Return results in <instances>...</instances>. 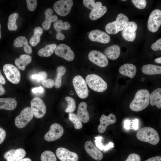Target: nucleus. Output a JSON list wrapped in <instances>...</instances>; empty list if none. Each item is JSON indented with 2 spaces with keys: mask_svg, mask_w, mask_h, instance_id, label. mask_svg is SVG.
I'll list each match as a JSON object with an SVG mask.
<instances>
[{
  "mask_svg": "<svg viewBox=\"0 0 161 161\" xmlns=\"http://www.w3.org/2000/svg\"><path fill=\"white\" fill-rule=\"evenodd\" d=\"M89 38L92 41L103 44H107L110 41V36L106 32L100 30H94L89 34Z\"/></svg>",
  "mask_w": 161,
  "mask_h": 161,
  "instance_id": "16",
  "label": "nucleus"
},
{
  "mask_svg": "<svg viewBox=\"0 0 161 161\" xmlns=\"http://www.w3.org/2000/svg\"><path fill=\"white\" fill-rule=\"evenodd\" d=\"M53 27L57 32L56 38L58 40H63L65 38V37L61 31L63 30L69 29L71 26L70 24L67 22H64L62 20H58L54 23Z\"/></svg>",
  "mask_w": 161,
  "mask_h": 161,
  "instance_id": "20",
  "label": "nucleus"
},
{
  "mask_svg": "<svg viewBox=\"0 0 161 161\" xmlns=\"http://www.w3.org/2000/svg\"><path fill=\"white\" fill-rule=\"evenodd\" d=\"M122 1H126V0H122Z\"/></svg>",
  "mask_w": 161,
  "mask_h": 161,
  "instance_id": "57",
  "label": "nucleus"
},
{
  "mask_svg": "<svg viewBox=\"0 0 161 161\" xmlns=\"http://www.w3.org/2000/svg\"><path fill=\"white\" fill-rule=\"evenodd\" d=\"M83 2L84 5L92 10L99 8L102 5L101 2H95L94 0H83Z\"/></svg>",
  "mask_w": 161,
  "mask_h": 161,
  "instance_id": "38",
  "label": "nucleus"
},
{
  "mask_svg": "<svg viewBox=\"0 0 161 161\" xmlns=\"http://www.w3.org/2000/svg\"><path fill=\"white\" fill-rule=\"evenodd\" d=\"M137 27V25L135 22H128L122 30L123 37L127 41L133 42L136 38Z\"/></svg>",
  "mask_w": 161,
  "mask_h": 161,
  "instance_id": "13",
  "label": "nucleus"
},
{
  "mask_svg": "<svg viewBox=\"0 0 161 161\" xmlns=\"http://www.w3.org/2000/svg\"><path fill=\"white\" fill-rule=\"evenodd\" d=\"M69 119L73 123L76 129H79L82 127L81 121L75 114L70 113L69 114Z\"/></svg>",
  "mask_w": 161,
  "mask_h": 161,
  "instance_id": "37",
  "label": "nucleus"
},
{
  "mask_svg": "<svg viewBox=\"0 0 161 161\" xmlns=\"http://www.w3.org/2000/svg\"><path fill=\"white\" fill-rule=\"evenodd\" d=\"M1 25L0 23V39L1 37Z\"/></svg>",
  "mask_w": 161,
  "mask_h": 161,
  "instance_id": "55",
  "label": "nucleus"
},
{
  "mask_svg": "<svg viewBox=\"0 0 161 161\" xmlns=\"http://www.w3.org/2000/svg\"><path fill=\"white\" fill-rule=\"evenodd\" d=\"M3 70L7 79L13 83L17 84L21 79V74L18 69L14 65L9 64H5Z\"/></svg>",
  "mask_w": 161,
  "mask_h": 161,
  "instance_id": "7",
  "label": "nucleus"
},
{
  "mask_svg": "<svg viewBox=\"0 0 161 161\" xmlns=\"http://www.w3.org/2000/svg\"><path fill=\"white\" fill-rule=\"evenodd\" d=\"M0 83L1 84L4 85L6 83V80L4 77L2 75L0 70Z\"/></svg>",
  "mask_w": 161,
  "mask_h": 161,
  "instance_id": "51",
  "label": "nucleus"
},
{
  "mask_svg": "<svg viewBox=\"0 0 161 161\" xmlns=\"http://www.w3.org/2000/svg\"><path fill=\"white\" fill-rule=\"evenodd\" d=\"M57 47L55 44H47L44 47L40 49L38 51V54L41 57L50 56L53 53Z\"/></svg>",
  "mask_w": 161,
  "mask_h": 161,
  "instance_id": "30",
  "label": "nucleus"
},
{
  "mask_svg": "<svg viewBox=\"0 0 161 161\" xmlns=\"http://www.w3.org/2000/svg\"><path fill=\"white\" fill-rule=\"evenodd\" d=\"M32 92L34 93H43L44 92V89L41 86H40L38 87H35L32 90Z\"/></svg>",
  "mask_w": 161,
  "mask_h": 161,
  "instance_id": "47",
  "label": "nucleus"
},
{
  "mask_svg": "<svg viewBox=\"0 0 161 161\" xmlns=\"http://www.w3.org/2000/svg\"><path fill=\"white\" fill-rule=\"evenodd\" d=\"M140 156L137 154L132 153L130 154L125 161H140Z\"/></svg>",
  "mask_w": 161,
  "mask_h": 161,
  "instance_id": "44",
  "label": "nucleus"
},
{
  "mask_svg": "<svg viewBox=\"0 0 161 161\" xmlns=\"http://www.w3.org/2000/svg\"><path fill=\"white\" fill-rule=\"evenodd\" d=\"M87 105L84 102H80L78 107L77 115L80 120L83 123H87L89 119V113L87 110Z\"/></svg>",
  "mask_w": 161,
  "mask_h": 161,
  "instance_id": "22",
  "label": "nucleus"
},
{
  "mask_svg": "<svg viewBox=\"0 0 161 161\" xmlns=\"http://www.w3.org/2000/svg\"><path fill=\"white\" fill-rule=\"evenodd\" d=\"M161 25V11L158 9L153 10L150 13L148 21V30L153 32L157 31Z\"/></svg>",
  "mask_w": 161,
  "mask_h": 161,
  "instance_id": "9",
  "label": "nucleus"
},
{
  "mask_svg": "<svg viewBox=\"0 0 161 161\" xmlns=\"http://www.w3.org/2000/svg\"><path fill=\"white\" fill-rule=\"evenodd\" d=\"M151 48L154 51L161 50V39L158 40L151 46Z\"/></svg>",
  "mask_w": 161,
  "mask_h": 161,
  "instance_id": "45",
  "label": "nucleus"
},
{
  "mask_svg": "<svg viewBox=\"0 0 161 161\" xmlns=\"http://www.w3.org/2000/svg\"><path fill=\"white\" fill-rule=\"evenodd\" d=\"M141 70L143 73L148 75L161 74V66L153 64L144 65L142 67Z\"/></svg>",
  "mask_w": 161,
  "mask_h": 161,
  "instance_id": "29",
  "label": "nucleus"
},
{
  "mask_svg": "<svg viewBox=\"0 0 161 161\" xmlns=\"http://www.w3.org/2000/svg\"><path fill=\"white\" fill-rule=\"evenodd\" d=\"M88 58L92 62L100 67L106 66L108 64V60L106 56L101 52L93 50L88 55Z\"/></svg>",
  "mask_w": 161,
  "mask_h": 161,
  "instance_id": "12",
  "label": "nucleus"
},
{
  "mask_svg": "<svg viewBox=\"0 0 161 161\" xmlns=\"http://www.w3.org/2000/svg\"><path fill=\"white\" fill-rule=\"evenodd\" d=\"M5 92V90L1 84L0 83V95L4 94Z\"/></svg>",
  "mask_w": 161,
  "mask_h": 161,
  "instance_id": "52",
  "label": "nucleus"
},
{
  "mask_svg": "<svg viewBox=\"0 0 161 161\" xmlns=\"http://www.w3.org/2000/svg\"><path fill=\"white\" fill-rule=\"evenodd\" d=\"M43 32V29L40 27H37L34 29L33 35L30 40V43L32 46H35L39 43Z\"/></svg>",
  "mask_w": 161,
  "mask_h": 161,
  "instance_id": "32",
  "label": "nucleus"
},
{
  "mask_svg": "<svg viewBox=\"0 0 161 161\" xmlns=\"http://www.w3.org/2000/svg\"><path fill=\"white\" fill-rule=\"evenodd\" d=\"M119 72L122 75L133 78L136 74L137 69L133 64H126L120 67Z\"/></svg>",
  "mask_w": 161,
  "mask_h": 161,
  "instance_id": "23",
  "label": "nucleus"
},
{
  "mask_svg": "<svg viewBox=\"0 0 161 161\" xmlns=\"http://www.w3.org/2000/svg\"><path fill=\"white\" fill-rule=\"evenodd\" d=\"M18 16L17 13H14L11 14L9 17L7 23L8 29L10 31H16L18 29L16 20Z\"/></svg>",
  "mask_w": 161,
  "mask_h": 161,
  "instance_id": "35",
  "label": "nucleus"
},
{
  "mask_svg": "<svg viewBox=\"0 0 161 161\" xmlns=\"http://www.w3.org/2000/svg\"><path fill=\"white\" fill-rule=\"evenodd\" d=\"M25 151L22 148L11 149L6 152L4 157L7 161H18L26 155Z\"/></svg>",
  "mask_w": 161,
  "mask_h": 161,
  "instance_id": "17",
  "label": "nucleus"
},
{
  "mask_svg": "<svg viewBox=\"0 0 161 161\" xmlns=\"http://www.w3.org/2000/svg\"><path fill=\"white\" fill-rule=\"evenodd\" d=\"M41 161H57L55 155L52 151L47 150L43 152L41 156Z\"/></svg>",
  "mask_w": 161,
  "mask_h": 161,
  "instance_id": "36",
  "label": "nucleus"
},
{
  "mask_svg": "<svg viewBox=\"0 0 161 161\" xmlns=\"http://www.w3.org/2000/svg\"><path fill=\"white\" fill-rule=\"evenodd\" d=\"M13 46L15 47H23L24 51L27 54H31L32 52V48L28 44L27 39L24 36H20L17 37L14 41Z\"/></svg>",
  "mask_w": 161,
  "mask_h": 161,
  "instance_id": "25",
  "label": "nucleus"
},
{
  "mask_svg": "<svg viewBox=\"0 0 161 161\" xmlns=\"http://www.w3.org/2000/svg\"><path fill=\"white\" fill-rule=\"evenodd\" d=\"M55 153L57 157L61 161H78V156L76 153L64 148H58Z\"/></svg>",
  "mask_w": 161,
  "mask_h": 161,
  "instance_id": "15",
  "label": "nucleus"
},
{
  "mask_svg": "<svg viewBox=\"0 0 161 161\" xmlns=\"http://www.w3.org/2000/svg\"><path fill=\"white\" fill-rule=\"evenodd\" d=\"M31 108L34 115L36 118H40L45 115L47 108L44 101L40 98L35 97L30 102Z\"/></svg>",
  "mask_w": 161,
  "mask_h": 161,
  "instance_id": "8",
  "label": "nucleus"
},
{
  "mask_svg": "<svg viewBox=\"0 0 161 161\" xmlns=\"http://www.w3.org/2000/svg\"><path fill=\"white\" fill-rule=\"evenodd\" d=\"M53 10L51 8H48L44 11L45 19L42 23V27L45 30H49L51 27V24L52 22H55L58 20L57 16L55 15H52Z\"/></svg>",
  "mask_w": 161,
  "mask_h": 161,
  "instance_id": "21",
  "label": "nucleus"
},
{
  "mask_svg": "<svg viewBox=\"0 0 161 161\" xmlns=\"http://www.w3.org/2000/svg\"><path fill=\"white\" fill-rule=\"evenodd\" d=\"M57 74L54 82V86L56 88H59L61 86L62 76L66 72V68L63 66H60L57 69Z\"/></svg>",
  "mask_w": 161,
  "mask_h": 161,
  "instance_id": "34",
  "label": "nucleus"
},
{
  "mask_svg": "<svg viewBox=\"0 0 161 161\" xmlns=\"http://www.w3.org/2000/svg\"><path fill=\"white\" fill-rule=\"evenodd\" d=\"M73 4L72 0H60L54 4L53 9L59 15L64 16L69 13Z\"/></svg>",
  "mask_w": 161,
  "mask_h": 161,
  "instance_id": "10",
  "label": "nucleus"
},
{
  "mask_svg": "<svg viewBox=\"0 0 161 161\" xmlns=\"http://www.w3.org/2000/svg\"><path fill=\"white\" fill-rule=\"evenodd\" d=\"M85 80L89 88L96 92H102L107 88V83L97 75L95 74L88 75L86 77Z\"/></svg>",
  "mask_w": 161,
  "mask_h": 161,
  "instance_id": "4",
  "label": "nucleus"
},
{
  "mask_svg": "<svg viewBox=\"0 0 161 161\" xmlns=\"http://www.w3.org/2000/svg\"><path fill=\"white\" fill-rule=\"evenodd\" d=\"M42 85L47 88H51L54 85V80L51 79H45L42 81Z\"/></svg>",
  "mask_w": 161,
  "mask_h": 161,
  "instance_id": "43",
  "label": "nucleus"
},
{
  "mask_svg": "<svg viewBox=\"0 0 161 161\" xmlns=\"http://www.w3.org/2000/svg\"><path fill=\"white\" fill-rule=\"evenodd\" d=\"M104 55L109 59L114 60L117 58L120 54V48L117 44H114L106 48L104 51Z\"/></svg>",
  "mask_w": 161,
  "mask_h": 161,
  "instance_id": "24",
  "label": "nucleus"
},
{
  "mask_svg": "<svg viewBox=\"0 0 161 161\" xmlns=\"http://www.w3.org/2000/svg\"><path fill=\"white\" fill-rule=\"evenodd\" d=\"M52 33V31L50 30V31H49V33L51 34V33Z\"/></svg>",
  "mask_w": 161,
  "mask_h": 161,
  "instance_id": "56",
  "label": "nucleus"
},
{
  "mask_svg": "<svg viewBox=\"0 0 161 161\" xmlns=\"http://www.w3.org/2000/svg\"><path fill=\"white\" fill-rule=\"evenodd\" d=\"M34 114L31 108L26 107L21 111L15 119V124L19 129L25 127L32 120Z\"/></svg>",
  "mask_w": 161,
  "mask_h": 161,
  "instance_id": "6",
  "label": "nucleus"
},
{
  "mask_svg": "<svg viewBox=\"0 0 161 161\" xmlns=\"http://www.w3.org/2000/svg\"><path fill=\"white\" fill-rule=\"evenodd\" d=\"M55 53L56 55L68 61H73L75 57L73 51L70 47L65 44H61L57 46Z\"/></svg>",
  "mask_w": 161,
  "mask_h": 161,
  "instance_id": "14",
  "label": "nucleus"
},
{
  "mask_svg": "<svg viewBox=\"0 0 161 161\" xmlns=\"http://www.w3.org/2000/svg\"><path fill=\"white\" fill-rule=\"evenodd\" d=\"M116 121V117L113 114L108 116L102 114L100 119V124L97 128L98 132L101 134L103 133L108 126L115 123Z\"/></svg>",
  "mask_w": 161,
  "mask_h": 161,
  "instance_id": "18",
  "label": "nucleus"
},
{
  "mask_svg": "<svg viewBox=\"0 0 161 161\" xmlns=\"http://www.w3.org/2000/svg\"><path fill=\"white\" fill-rule=\"evenodd\" d=\"M155 61L156 63L158 64H161V57H159L156 58L155 60Z\"/></svg>",
  "mask_w": 161,
  "mask_h": 161,
  "instance_id": "53",
  "label": "nucleus"
},
{
  "mask_svg": "<svg viewBox=\"0 0 161 161\" xmlns=\"http://www.w3.org/2000/svg\"><path fill=\"white\" fill-rule=\"evenodd\" d=\"M84 148L87 153L94 160L100 161L102 159V153L95 146L91 140L85 142Z\"/></svg>",
  "mask_w": 161,
  "mask_h": 161,
  "instance_id": "19",
  "label": "nucleus"
},
{
  "mask_svg": "<svg viewBox=\"0 0 161 161\" xmlns=\"http://www.w3.org/2000/svg\"><path fill=\"white\" fill-rule=\"evenodd\" d=\"M31 61L32 58L30 55L28 54H22L20 55L19 58L15 60V63L18 69L24 71Z\"/></svg>",
  "mask_w": 161,
  "mask_h": 161,
  "instance_id": "27",
  "label": "nucleus"
},
{
  "mask_svg": "<svg viewBox=\"0 0 161 161\" xmlns=\"http://www.w3.org/2000/svg\"><path fill=\"white\" fill-rule=\"evenodd\" d=\"M138 120L136 119L133 121V123L132 124L133 128L135 130H137L138 128Z\"/></svg>",
  "mask_w": 161,
  "mask_h": 161,
  "instance_id": "49",
  "label": "nucleus"
},
{
  "mask_svg": "<svg viewBox=\"0 0 161 161\" xmlns=\"http://www.w3.org/2000/svg\"><path fill=\"white\" fill-rule=\"evenodd\" d=\"M149 103L152 106L156 105L158 109L161 108V88H159L150 95Z\"/></svg>",
  "mask_w": 161,
  "mask_h": 161,
  "instance_id": "28",
  "label": "nucleus"
},
{
  "mask_svg": "<svg viewBox=\"0 0 161 161\" xmlns=\"http://www.w3.org/2000/svg\"><path fill=\"white\" fill-rule=\"evenodd\" d=\"M130 121L129 120H126L124 123V127L126 129H129L130 126Z\"/></svg>",
  "mask_w": 161,
  "mask_h": 161,
  "instance_id": "50",
  "label": "nucleus"
},
{
  "mask_svg": "<svg viewBox=\"0 0 161 161\" xmlns=\"http://www.w3.org/2000/svg\"><path fill=\"white\" fill-rule=\"evenodd\" d=\"M17 105L16 101L11 98H0V109L12 110L15 109Z\"/></svg>",
  "mask_w": 161,
  "mask_h": 161,
  "instance_id": "26",
  "label": "nucleus"
},
{
  "mask_svg": "<svg viewBox=\"0 0 161 161\" xmlns=\"http://www.w3.org/2000/svg\"><path fill=\"white\" fill-rule=\"evenodd\" d=\"M65 100L67 101L68 106L65 110L67 113H72L75 111L76 108L75 101L72 97L69 96H66Z\"/></svg>",
  "mask_w": 161,
  "mask_h": 161,
  "instance_id": "39",
  "label": "nucleus"
},
{
  "mask_svg": "<svg viewBox=\"0 0 161 161\" xmlns=\"http://www.w3.org/2000/svg\"><path fill=\"white\" fill-rule=\"evenodd\" d=\"M131 1L136 7L140 9L145 8L147 4L145 0H132Z\"/></svg>",
  "mask_w": 161,
  "mask_h": 161,
  "instance_id": "41",
  "label": "nucleus"
},
{
  "mask_svg": "<svg viewBox=\"0 0 161 161\" xmlns=\"http://www.w3.org/2000/svg\"><path fill=\"white\" fill-rule=\"evenodd\" d=\"M63 127L60 124L55 123L52 124L49 130L44 136V139L47 141L52 142L61 137L64 133Z\"/></svg>",
  "mask_w": 161,
  "mask_h": 161,
  "instance_id": "11",
  "label": "nucleus"
},
{
  "mask_svg": "<svg viewBox=\"0 0 161 161\" xmlns=\"http://www.w3.org/2000/svg\"><path fill=\"white\" fill-rule=\"evenodd\" d=\"M18 161H32L29 158H23Z\"/></svg>",
  "mask_w": 161,
  "mask_h": 161,
  "instance_id": "54",
  "label": "nucleus"
},
{
  "mask_svg": "<svg viewBox=\"0 0 161 161\" xmlns=\"http://www.w3.org/2000/svg\"><path fill=\"white\" fill-rule=\"evenodd\" d=\"M72 84L78 97L81 99L86 98L89 95L87 83L81 76H75L72 80Z\"/></svg>",
  "mask_w": 161,
  "mask_h": 161,
  "instance_id": "5",
  "label": "nucleus"
},
{
  "mask_svg": "<svg viewBox=\"0 0 161 161\" xmlns=\"http://www.w3.org/2000/svg\"><path fill=\"white\" fill-rule=\"evenodd\" d=\"M150 95L147 89L138 90L130 104V109L134 111L139 112L145 109L149 103Z\"/></svg>",
  "mask_w": 161,
  "mask_h": 161,
  "instance_id": "1",
  "label": "nucleus"
},
{
  "mask_svg": "<svg viewBox=\"0 0 161 161\" xmlns=\"http://www.w3.org/2000/svg\"><path fill=\"white\" fill-rule=\"evenodd\" d=\"M106 7L104 6L95 9L91 11L89 15L90 18L92 20H96L102 16L106 13Z\"/></svg>",
  "mask_w": 161,
  "mask_h": 161,
  "instance_id": "31",
  "label": "nucleus"
},
{
  "mask_svg": "<svg viewBox=\"0 0 161 161\" xmlns=\"http://www.w3.org/2000/svg\"><path fill=\"white\" fill-rule=\"evenodd\" d=\"M95 143L96 146L101 151H105L114 147V144L110 142L105 145H103L102 143L103 137L101 136L95 137Z\"/></svg>",
  "mask_w": 161,
  "mask_h": 161,
  "instance_id": "33",
  "label": "nucleus"
},
{
  "mask_svg": "<svg viewBox=\"0 0 161 161\" xmlns=\"http://www.w3.org/2000/svg\"><path fill=\"white\" fill-rule=\"evenodd\" d=\"M145 161H161V157L160 156L153 157L150 158Z\"/></svg>",
  "mask_w": 161,
  "mask_h": 161,
  "instance_id": "48",
  "label": "nucleus"
},
{
  "mask_svg": "<svg viewBox=\"0 0 161 161\" xmlns=\"http://www.w3.org/2000/svg\"><path fill=\"white\" fill-rule=\"evenodd\" d=\"M47 76V74L45 71H41L38 74H35L32 75L30 76L31 79L35 80L39 82L42 81L46 79Z\"/></svg>",
  "mask_w": 161,
  "mask_h": 161,
  "instance_id": "40",
  "label": "nucleus"
},
{
  "mask_svg": "<svg viewBox=\"0 0 161 161\" xmlns=\"http://www.w3.org/2000/svg\"><path fill=\"white\" fill-rule=\"evenodd\" d=\"M137 138L141 141L153 145L157 144L160 140L157 131L149 127H145L140 129L136 134Z\"/></svg>",
  "mask_w": 161,
  "mask_h": 161,
  "instance_id": "2",
  "label": "nucleus"
},
{
  "mask_svg": "<svg viewBox=\"0 0 161 161\" xmlns=\"http://www.w3.org/2000/svg\"><path fill=\"white\" fill-rule=\"evenodd\" d=\"M6 137V132L5 130L0 127V144L3 142Z\"/></svg>",
  "mask_w": 161,
  "mask_h": 161,
  "instance_id": "46",
  "label": "nucleus"
},
{
  "mask_svg": "<svg viewBox=\"0 0 161 161\" xmlns=\"http://www.w3.org/2000/svg\"><path fill=\"white\" fill-rule=\"evenodd\" d=\"M27 7L30 11H34L37 5L36 0H26Z\"/></svg>",
  "mask_w": 161,
  "mask_h": 161,
  "instance_id": "42",
  "label": "nucleus"
},
{
  "mask_svg": "<svg viewBox=\"0 0 161 161\" xmlns=\"http://www.w3.org/2000/svg\"><path fill=\"white\" fill-rule=\"evenodd\" d=\"M128 18L122 13H119L116 21L108 23L105 26L106 32L110 34H115L122 30L129 22Z\"/></svg>",
  "mask_w": 161,
  "mask_h": 161,
  "instance_id": "3",
  "label": "nucleus"
}]
</instances>
